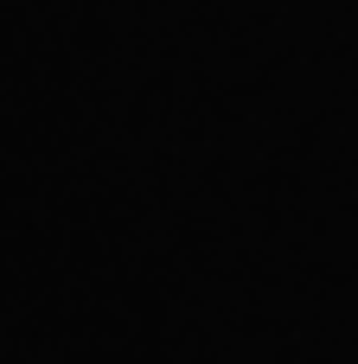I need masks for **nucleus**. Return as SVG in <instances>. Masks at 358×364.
Wrapping results in <instances>:
<instances>
[]
</instances>
